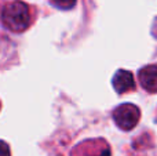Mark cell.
<instances>
[{"label":"cell","instance_id":"3","mask_svg":"<svg viewBox=\"0 0 157 156\" xmlns=\"http://www.w3.org/2000/svg\"><path fill=\"white\" fill-rule=\"evenodd\" d=\"M113 87L119 94L128 93V91L135 88V80L131 72L120 69L113 76Z\"/></svg>","mask_w":157,"mask_h":156},{"label":"cell","instance_id":"4","mask_svg":"<svg viewBox=\"0 0 157 156\" xmlns=\"http://www.w3.org/2000/svg\"><path fill=\"white\" fill-rule=\"evenodd\" d=\"M138 77L145 90L149 93L157 91V65H147L142 68L138 73Z\"/></svg>","mask_w":157,"mask_h":156},{"label":"cell","instance_id":"6","mask_svg":"<svg viewBox=\"0 0 157 156\" xmlns=\"http://www.w3.org/2000/svg\"><path fill=\"white\" fill-rule=\"evenodd\" d=\"M91 156H110V149H109L106 145H103L102 148L97 149V151H92Z\"/></svg>","mask_w":157,"mask_h":156},{"label":"cell","instance_id":"1","mask_svg":"<svg viewBox=\"0 0 157 156\" xmlns=\"http://www.w3.org/2000/svg\"><path fill=\"white\" fill-rule=\"evenodd\" d=\"M2 19L7 29L13 30V32H24L29 26L30 22L29 7L19 0L8 3L3 8Z\"/></svg>","mask_w":157,"mask_h":156},{"label":"cell","instance_id":"5","mask_svg":"<svg viewBox=\"0 0 157 156\" xmlns=\"http://www.w3.org/2000/svg\"><path fill=\"white\" fill-rule=\"evenodd\" d=\"M52 3H54L58 8H62V10H69V8L75 7L76 0H52Z\"/></svg>","mask_w":157,"mask_h":156},{"label":"cell","instance_id":"7","mask_svg":"<svg viewBox=\"0 0 157 156\" xmlns=\"http://www.w3.org/2000/svg\"><path fill=\"white\" fill-rule=\"evenodd\" d=\"M0 156H10V146L4 141H0Z\"/></svg>","mask_w":157,"mask_h":156},{"label":"cell","instance_id":"2","mask_svg":"<svg viewBox=\"0 0 157 156\" xmlns=\"http://www.w3.org/2000/svg\"><path fill=\"white\" fill-rule=\"evenodd\" d=\"M139 118H141L139 108L132 104H123L117 107L113 112V119L116 124L125 131L134 129L139 122Z\"/></svg>","mask_w":157,"mask_h":156}]
</instances>
